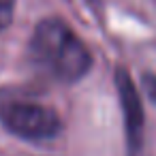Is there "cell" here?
Segmentation results:
<instances>
[{
	"mask_svg": "<svg viewBox=\"0 0 156 156\" xmlns=\"http://www.w3.org/2000/svg\"><path fill=\"white\" fill-rule=\"evenodd\" d=\"M30 54L43 71L64 83L79 81L92 66V54L86 43L58 17H45L37 24Z\"/></svg>",
	"mask_w": 156,
	"mask_h": 156,
	"instance_id": "obj_1",
	"label": "cell"
},
{
	"mask_svg": "<svg viewBox=\"0 0 156 156\" xmlns=\"http://www.w3.org/2000/svg\"><path fill=\"white\" fill-rule=\"evenodd\" d=\"M0 120L9 133L28 141H49L62 130L60 115L51 107L32 101L7 103L0 109Z\"/></svg>",
	"mask_w": 156,
	"mask_h": 156,
	"instance_id": "obj_2",
	"label": "cell"
},
{
	"mask_svg": "<svg viewBox=\"0 0 156 156\" xmlns=\"http://www.w3.org/2000/svg\"><path fill=\"white\" fill-rule=\"evenodd\" d=\"M115 88H118V96H120V107L124 113V126H126V137H128V145L130 150H137L141 145V133H143V105H141V96L130 79V73L124 66L115 69Z\"/></svg>",
	"mask_w": 156,
	"mask_h": 156,
	"instance_id": "obj_3",
	"label": "cell"
},
{
	"mask_svg": "<svg viewBox=\"0 0 156 156\" xmlns=\"http://www.w3.org/2000/svg\"><path fill=\"white\" fill-rule=\"evenodd\" d=\"M15 2L17 0H0V32L11 26L15 15Z\"/></svg>",
	"mask_w": 156,
	"mask_h": 156,
	"instance_id": "obj_4",
	"label": "cell"
},
{
	"mask_svg": "<svg viewBox=\"0 0 156 156\" xmlns=\"http://www.w3.org/2000/svg\"><path fill=\"white\" fill-rule=\"evenodd\" d=\"M143 88H145L147 98L156 103V77H154V75H150V73L143 75Z\"/></svg>",
	"mask_w": 156,
	"mask_h": 156,
	"instance_id": "obj_5",
	"label": "cell"
}]
</instances>
